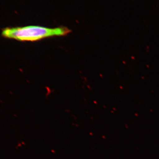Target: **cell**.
Listing matches in <instances>:
<instances>
[{"instance_id": "cell-1", "label": "cell", "mask_w": 159, "mask_h": 159, "mask_svg": "<svg viewBox=\"0 0 159 159\" xmlns=\"http://www.w3.org/2000/svg\"><path fill=\"white\" fill-rule=\"evenodd\" d=\"M67 27L49 28L40 26L6 28L2 29V35L5 38L20 41L34 42L56 36H66L71 32Z\"/></svg>"}]
</instances>
